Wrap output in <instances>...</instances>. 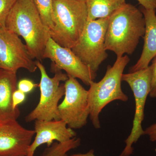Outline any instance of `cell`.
Returning <instances> with one entry per match:
<instances>
[{
  "label": "cell",
  "instance_id": "obj_25",
  "mask_svg": "<svg viewBox=\"0 0 156 156\" xmlns=\"http://www.w3.org/2000/svg\"><path fill=\"white\" fill-rule=\"evenodd\" d=\"M85 1H86V0H85Z\"/></svg>",
  "mask_w": 156,
  "mask_h": 156
},
{
  "label": "cell",
  "instance_id": "obj_13",
  "mask_svg": "<svg viewBox=\"0 0 156 156\" xmlns=\"http://www.w3.org/2000/svg\"><path fill=\"white\" fill-rule=\"evenodd\" d=\"M17 73L0 69V125L17 121L19 108L13 106L12 97L17 89Z\"/></svg>",
  "mask_w": 156,
  "mask_h": 156
},
{
  "label": "cell",
  "instance_id": "obj_16",
  "mask_svg": "<svg viewBox=\"0 0 156 156\" xmlns=\"http://www.w3.org/2000/svg\"><path fill=\"white\" fill-rule=\"evenodd\" d=\"M43 24L49 34L54 28L53 0H34Z\"/></svg>",
  "mask_w": 156,
  "mask_h": 156
},
{
  "label": "cell",
  "instance_id": "obj_18",
  "mask_svg": "<svg viewBox=\"0 0 156 156\" xmlns=\"http://www.w3.org/2000/svg\"><path fill=\"white\" fill-rule=\"evenodd\" d=\"M17 0H0V29L6 28L9 13Z\"/></svg>",
  "mask_w": 156,
  "mask_h": 156
},
{
  "label": "cell",
  "instance_id": "obj_4",
  "mask_svg": "<svg viewBox=\"0 0 156 156\" xmlns=\"http://www.w3.org/2000/svg\"><path fill=\"white\" fill-rule=\"evenodd\" d=\"M130 61L127 55L117 57L113 65H109L104 77L99 82L92 81L88 90L89 117L96 129L101 128L99 115L109 103L115 100L127 101L128 97L122 89L124 69Z\"/></svg>",
  "mask_w": 156,
  "mask_h": 156
},
{
  "label": "cell",
  "instance_id": "obj_11",
  "mask_svg": "<svg viewBox=\"0 0 156 156\" xmlns=\"http://www.w3.org/2000/svg\"><path fill=\"white\" fill-rule=\"evenodd\" d=\"M35 132L17 121L0 125V156H27Z\"/></svg>",
  "mask_w": 156,
  "mask_h": 156
},
{
  "label": "cell",
  "instance_id": "obj_8",
  "mask_svg": "<svg viewBox=\"0 0 156 156\" xmlns=\"http://www.w3.org/2000/svg\"><path fill=\"white\" fill-rule=\"evenodd\" d=\"M64 85V98L58 106L60 119L65 122L69 128L80 129L87 125L90 113L88 90L76 79L70 76Z\"/></svg>",
  "mask_w": 156,
  "mask_h": 156
},
{
  "label": "cell",
  "instance_id": "obj_10",
  "mask_svg": "<svg viewBox=\"0 0 156 156\" xmlns=\"http://www.w3.org/2000/svg\"><path fill=\"white\" fill-rule=\"evenodd\" d=\"M43 58L53 62L52 67L63 70L68 76L80 79L87 86H89L97 76L96 73L84 64L71 49L60 46L50 37L46 44Z\"/></svg>",
  "mask_w": 156,
  "mask_h": 156
},
{
  "label": "cell",
  "instance_id": "obj_7",
  "mask_svg": "<svg viewBox=\"0 0 156 156\" xmlns=\"http://www.w3.org/2000/svg\"><path fill=\"white\" fill-rule=\"evenodd\" d=\"M151 71L150 66L134 72L123 73L122 81L126 82L133 92L135 111L131 134L125 140L126 146L119 156H130L133 154L132 146L140 136L144 135L142 123L144 119L146 101L151 91Z\"/></svg>",
  "mask_w": 156,
  "mask_h": 156
},
{
  "label": "cell",
  "instance_id": "obj_5",
  "mask_svg": "<svg viewBox=\"0 0 156 156\" xmlns=\"http://www.w3.org/2000/svg\"><path fill=\"white\" fill-rule=\"evenodd\" d=\"M36 64L41 75L38 86L40 89V100L35 108L26 116V122L60 120L58 102L65 95V87L64 84H60V83L67 80L68 76L67 74L62 73L61 70L52 67L55 75L53 77L50 78L41 61L37 60Z\"/></svg>",
  "mask_w": 156,
  "mask_h": 156
},
{
  "label": "cell",
  "instance_id": "obj_2",
  "mask_svg": "<svg viewBox=\"0 0 156 156\" xmlns=\"http://www.w3.org/2000/svg\"><path fill=\"white\" fill-rule=\"evenodd\" d=\"M6 27L23 38L34 59H44L49 32L42 22L34 0H17L6 20Z\"/></svg>",
  "mask_w": 156,
  "mask_h": 156
},
{
  "label": "cell",
  "instance_id": "obj_23",
  "mask_svg": "<svg viewBox=\"0 0 156 156\" xmlns=\"http://www.w3.org/2000/svg\"><path fill=\"white\" fill-rule=\"evenodd\" d=\"M143 8L147 10H156V0H136Z\"/></svg>",
  "mask_w": 156,
  "mask_h": 156
},
{
  "label": "cell",
  "instance_id": "obj_1",
  "mask_svg": "<svg viewBox=\"0 0 156 156\" xmlns=\"http://www.w3.org/2000/svg\"><path fill=\"white\" fill-rule=\"evenodd\" d=\"M145 31L142 12L135 6L126 3L109 17L105 42V50L112 51L117 57L126 54L131 55Z\"/></svg>",
  "mask_w": 156,
  "mask_h": 156
},
{
  "label": "cell",
  "instance_id": "obj_20",
  "mask_svg": "<svg viewBox=\"0 0 156 156\" xmlns=\"http://www.w3.org/2000/svg\"><path fill=\"white\" fill-rule=\"evenodd\" d=\"M39 85L34 83L32 81L27 79H23L19 81L17 84V89L24 92L27 93L30 92Z\"/></svg>",
  "mask_w": 156,
  "mask_h": 156
},
{
  "label": "cell",
  "instance_id": "obj_15",
  "mask_svg": "<svg viewBox=\"0 0 156 156\" xmlns=\"http://www.w3.org/2000/svg\"><path fill=\"white\" fill-rule=\"evenodd\" d=\"M88 20L109 17L126 2V0H86Z\"/></svg>",
  "mask_w": 156,
  "mask_h": 156
},
{
  "label": "cell",
  "instance_id": "obj_19",
  "mask_svg": "<svg viewBox=\"0 0 156 156\" xmlns=\"http://www.w3.org/2000/svg\"><path fill=\"white\" fill-rule=\"evenodd\" d=\"M151 71V91L150 97L152 98H156V55L152 60V64L150 66Z\"/></svg>",
  "mask_w": 156,
  "mask_h": 156
},
{
  "label": "cell",
  "instance_id": "obj_17",
  "mask_svg": "<svg viewBox=\"0 0 156 156\" xmlns=\"http://www.w3.org/2000/svg\"><path fill=\"white\" fill-rule=\"evenodd\" d=\"M80 139L76 137L64 143H53L46 149L42 156H69L67 153L80 146Z\"/></svg>",
  "mask_w": 156,
  "mask_h": 156
},
{
  "label": "cell",
  "instance_id": "obj_14",
  "mask_svg": "<svg viewBox=\"0 0 156 156\" xmlns=\"http://www.w3.org/2000/svg\"><path fill=\"white\" fill-rule=\"evenodd\" d=\"M140 10L144 16L145 21L144 45L141 56L136 64L130 67L129 73L147 67L156 55V10H147L143 7Z\"/></svg>",
  "mask_w": 156,
  "mask_h": 156
},
{
  "label": "cell",
  "instance_id": "obj_12",
  "mask_svg": "<svg viewBox=\"0 0 156 156\" xmlns=\"http://www.w3.org/2000/svg\"><path fill=\"white\" fill-rule=\"evenodd\" d=\"M63 120H36L34 123L35 137L29 149L27 156H34L39 147L43 144L50 147L53 141L59 143L69 141L76 136L73 129L68 128Z\"/></svg>",
  "mask_w": 156,
  "mask_h": 156
},
{
  "label": "cell",
  "instance_id": "obj_6",
  "mask_svg": "<svg viewBox=\"0 0 156 156\" xmlns=\"http://www.w3.org/2000/svg\"><path fill=\"white\" fill-rule=\"evenodd\" d=\"M109 17L87 22L76 44L71 48L84 64L96 73L108 57L105 46Z\"/></svg>",
  "mask_w": 156,
  "mask_h": 156
},
{
  "label": "cell",
  "instance_id": "obj_3",
  "mask_svg": "<svg viewBox=\"0 0 156 156\" xmlns=\"http://www.w3.org/2000/svg\"><path fill=\"white\" fill-rule=\"evenodd\" d=\"M54 28L50 33L53 41L69 49L80 37L88 20L85 0H53Z\"/></svg>",
  "mask_w": 156,
  "mask_h": 156
},
{
  "label": "cell",
  "instance_id": "obj_21",
  "mask_svg": "<svg viewBox=\"0 0 156 156\" xmlns=\"http://www.w3.org/2000/svg\"><path fill=\"white\" fill-rule=\"evenodd\" d=\"M26 99V94L19 89L15 90L13 95L12 101L14 108H18V105L22 103Z\"/></svg>",
  "mask_w": 156,
  "mask_h": 156
},
{
  "label": "cell",
  "instance_id": "obj_22",
  "mask_svg": "<svg viewBox=\"0 0 156 156\" xmlns=\"http://www.w3.org/2000/svg\"><path fill=\"white\" fill-rule=\"evenodd\" d=\"M144 135L149 137L151 141H156V123L148 127L144 130Z\"/></svg>",
  "mask_w": 156,
  "mask_h": 156
},
{
  "label": "cell",
  "instance_id": "obj_24",
  "mask_svg": "<svg viewBox=\"0 0 156 156\" xmlns=\"http://www.w3.org/2000/svg\"><path fill=\"white\" fill-rule=\"evenodd\" d=\"M70 156H95L94 151L93 149L90 150L88 152L85 154H74Z\"/></svg>",
  "mask_w": 156,
  "mask_h": 156
},
{
  "label": "cell",
  "instance_id": "obj_9",
  "mask_svg": "<svg viewBox=\"0 0 156 156\" xmlns=\"http://www.w3.org/2000/svg\"><path fill=\"white\" fill-rule=\"evenodd\" d=\"M20 68L34 73L37 67L19 36L6 27L0 29V69L17 73Z\"/></svg>",
  "mask_w": 156,
  "mask_h": 156
}]
</instances>
